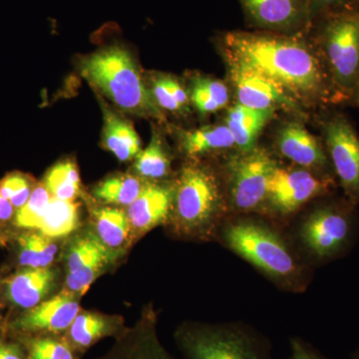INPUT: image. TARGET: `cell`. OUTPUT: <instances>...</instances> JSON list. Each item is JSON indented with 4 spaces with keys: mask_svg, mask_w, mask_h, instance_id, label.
<instances>
[{
    "mask_svg": "<svg viewBox=\"0 0 359 359\" xmlns=\"http://www.w3.org/2000/svg\"><path fill=\"white\" fill-rule=\"evenodd\" d=\"M304 35L230 32L219 39L228 65L254 71L297 101L320 102L330 96L327 75Z\"/></svg>",
    "mask_w": 359,
    "mask_h": 359,
    "instance_id": "obj_1",
    "label": "cell"
},
{
    "mask_svg": "<svg viewBox=\"0 0 359 359\" xmlns=\"http://www.w3.org/2000/svg\"><path fill=\"white\" fill-rule=\"evenodd\" d=\"M79 70L92 87L124 112L160 121L165 119L127 49L121 46L99 49L80 60Z\"/></svg>",
    "mask_w": 359,
    "mask_h": 359,
    "instance_id": "obj_2",
    "label": "cell"
},
{
    "mask_svg": "<svg viewBox=\"0 0 359 359\" xmlns=\"http://www.w3.org/2000/svg\"><path fill=\"white\" fill-rule=\"evenodd\" d=\"M224 241L231 250L264 273L292 283L299 275V264L282 238L257 222L240 221L226 226Z\"/></svg>",
    "mask_w": 359,
    "mask_h": 359,
    "instance_id": "obj_3",
    "label": "cell"
},
{
    "mask_svg": "<svg viewBox=\"0 0 359 359\" xmlns=\"http://www.w3.org/2000/svg\"><path fill=\"white\" fill-rule=\"evenodd\" d=\"M179 341L189 359H271L268 341L238 325L186 327Z\"/></svg>",
    "mask_w": 359,
    "mask_h": 359,
    "instance_id": "obj_4",
    "label": "cell"
},
{
    "mask_svg": "<svg viewBox=\"0 0 359 359\" xmlns=\"http://www.w3.org/2000/svg\"><path fill=\"white\" fill-rule=\"evenodd\" d=\"M318 26V40L332 83L342 93L359 84V14L337 11Z\"/></svg>",
    "mask_w": 359,
    "mask_h": 359,
    "instance_id": "obj_5",
    "label": "cell"
},
{
    "mask_svg": "<svg viewBox=\"0 0 359 359\" xmlns=\"http://www.w3.org/2000/svg\"><path fill=\"white\" fill-rule=\"evenodd\" d=\"M173 205L177 224L184 231L211 228L223 207L216 177L204 167L189 165L184 168L177 182Z\"/></svg>",
    "mask_w": 359,
    "mask_h": 359,
    "instance_id": "obj_6",
    "label": "cell"
},
{
    "mask_svg": "<svg viewBox=\"0 0 359 359\" xmlns=\"http://www.w3.org/2000/svg\"><path fill=\"white\" fill-rule=\"evenodd\" d=\"M353 205H327L314 210L301 230L302 242L320 261L334 259L346 252L354 235Z\"/></svg>",
    "mask_w": 359,
    "mask_h": 359,
    "instance_id": "obj_7",
    "label": "cell"
},
{
    "mask_svg": "<svg viewBox=\"0 0 359 359\" xmlns=\"http://www.w3.org/2000/svg\"><path fill=\"white\" fill-rule=\"evenodd\" d=\"M276 161L264 150L254 148L231 158L229 163V194L238 211H256L266 203Z\"/></svg>",
    "mask_w": 359,
    "mask_h": 359,
    "instance_id": "obj_8",
    "label": "cell"
},
{
    "mask_svg": "<svg viewBox=\"0 0 359 359\" xmlns=\"http://www.w3.org/2000/svg\"><path fill=\"white\" fill-rule=\"evenodd\" d=\"M325 146L347 201L359 203V137L346 118L334 116L325 126Z\"/></svg>",
    "mask_w": 359,
    "mask_h": 359,
    "instance_id": "obj_9",
    "label": "cell"
},
{
    "mask_svg": "<svg viewBox=\"0 0 359 359\" xmlns=\"http://www.w3.org/2000/svg\"><path fill=\"white\" fill-rule=\"evenodd\" d=\"M250 25L262 32L306 35L313 25L311 0H238Z\"/></svg>",
    "mask_w": 359,
    "mask_h": 359,
    "instance_id": "obj_10",
    "label": "cell"
},
{
    "mask_svg": "<svg viewBox=\"0 0 359 359\" xmlns=\"http://www.w3.org/2000/svg\"><path fill=\"white\" fill-rule=\"evenodd\" d=\"M330 185V178L309 170L276 167L269 181L266 203L280 214H290L314 198L327 194Z\"/></svg>",
    "mask_w": 359,
    "mask_h": 359,
    "instance_id": "obj_11",
    "label": "cell"
},
{
    "mask_svg": "<svg viewBox=\"0 0 359 359\" xmlns=\"http://www.w3.org/2000/svg\"><path fill=\"white\" fill-rule=\"evenodd\" d=\"M229 74L238 104L259 110H285L299 113V101L261 74L228 65Z\"/></svg>",
    "mask_w": 359,
    "mask_h": 359,
    "instance_id": "obj_12",
    "label": "cell"
},
{
    "mask_svg": "<svg viewBox=\"0 0 359 359\" xmlns=\"http://www.w3.org/2000/svg\"><path fill=\"white\" fill-rule=\"evenodd\" d=\"M276 145L280 154L294 164L327 177L323 176L330 167L327 153L320 141L301 123L290 122L283 125L278 131Z\"/></svg>",
    "mask_w": 359,
    "mask_h": 359,
    "instance_id": "obj_13",
    "label": "cell"
},
{
    "mask_svg": "<svg viewBox=\"0 0 359 359\" xmlns=\"http://www.w3.org/2000/svg\"><path fill=\"white\" fill-rule=\"evenodd\" d=\"M101 241L86 236L71 248L67 259L66 285L72 294H84L95 280L97 273L109 261V252Z\"/></svg>",
    "mask_w": 359,
    "mask_h": 359,
    "instance_id": "obj_14",
    "label": "cell"
},
{
    "mask_svg": "<svg viewBox=\"0 0 359 359\" xmlns=\"http://www.w3.org/2000/svg\"><path fill=\"white\" fill-rule=\"evenodd\" d=\"M79 311L72 292L65 290L30 309L18 321V327L26 332H62L71 327Z\"/></svg>",
    "mask_w": 359,
    "mask_h": 359,
    "instance_id": "obj_15",
    "label": "cell"
},
{
    "mask_svg": "<svg viewBox=\"0 0 359 359\" xmlns=\"http://www.w3.org/2000/svg\"><path fill=\"white\" fill-rule=\"evenodd\" d=\"M173 203V189L146 184L137 199L129 205L127 216L131 228L141 233L150 231L167 219Z\"/></svg>",
    "mask_w": 359,
    "mask_h": 359,
    "instance_id": "obj_16",
    "label": "cell"
},
{
    "mask_svg": "<svg viewBox=\"0 0 359 359\" xmlns=\"http://www.w3.org/2000/svg\"><path fill=\"white\" fill-rule=\"evenodd\" d=\"M53 283L51 269L26 268L6 280L7 299L14 306L32 309L41 304Z\"/></svg>",
    "mask_w": 359,
    "mask_h": 359,
    "instance_id": "obj_17",
    "label": "cell"
},
{
    "mask_svg": "<svg viewBox=\"0 0 359 359\" xmlns=\"http://www.w3.org/2000/svg\"><path fill=\"white\" fill-rule=\"evenodd\" d=\"M100 103L103 111V147L122 162L137 157L141 152V140L133 125L111 109L102 99Z\"/></svg>",
    "mask_w": 359,
    "mask_h": 359,
    "instance_id": "obj_18",
    "label": "cell"
},
{
    "mask_svg": "<svg viewBox=\"0 0 359 359\" xmlns=\"http://www.w3.org/2000/svg\"><path fill=\"white\" fill-rule=\"evenodd\" d=\"M275 113L273 110L252 109L238 103L229 110L226 125L241 152L256 148L259 134L273 119Z\"/></svg>",
    "mask_w": 359,
    "mask_h": 359,
    "instance_id": "obj_19",
    "label": "cell"
},
{
    "mask_svg": "<svg viewBox=\"0 0 359 359\" xmlns=\"http://www.w3.org/2000/svg\"><path fill=\"white\" fill-rule=\"evenodd\" d=\"M79 205L74 201L51 198L37 230L45 237L62 238L70 235L79 224Z\"/></svg>",
    "mask_w": 359,
    "mask_h": 359,
    "instance_id": "obj_20",
    "label": "cell"
},
{
    "mask_svg": "<svg viewBox=\"0 0 359 359\" xmlns=\"http://www.w3.org/2000/svg\"><path fill=\"white\" fill-rule=\"evenodd\" d=\"M181 145L186 154L199 156L233 147L235 140L226 125H214L183 132Z\"/></svg>",
    "mask_w": 359,
    "mask_h": 359,
    "instance_id": "obj_21",
    "label": "cell"
},
{
    "mask_svg": "<svg viewBox=\"0 0 359 359\" xmlns=\"http://www.w3.org/2000/svg\"><path fill=\"white\" fill-rule=\"evenodd\" d=\"M96 230L106 247L120 248L128 240L131 224L128 216L117 208H102L95 212Z\"/></svg>",
    "mask_w": 359,
    "mask_h": 359,
    "instance_id": "obj_22",
    "label": "cell"
},
{
    "mask_svg": "<svg viewBox=\"0 0 359 359\" xmlns=\"http://www.w3.org/2000/svg\"><path fill=\"white\" fill-rule=\"evenodd\" d=\"M144 184L131 175H117L104 180L94 189L97 199L106 204L130 205L141 193Z\"/></svg>",
    "mask_w": 359,
    "mask_h": 359,
    "instance_id": "obj_23",
    "label": "cell"
},
{
    "mask_svg": "<svg viewBox=\"0 0 359 359\" xmlns=\"http://www.w3.org/2000/svg\"><path fill=\"white\" fill-rule=\"evenodd\" d=\"M52 198L75 201L80 194V176L72 161H62L51 168L44 180Z\"/></svg>",
    "mask_w": 359,
    "mask_h": 359,
    "instance_id": "obj_24",
    "label": "cell"
},
{
    "mask_svg": "<svg viewBox=\"0 0 359 359\" xmlns=\"http://www.w3.org/2000/svg\"><path fill=\"white\" fill-rule=\"evenodd\" d=\"M171 159L159 133H153L147 148L137 156L135 169L144 178L158 180L169 174Z\"/></svg>",
    "mask_w": 359,
    "mask_h": 359,
    "instance_id": "obj_25",
    "label": "cell"
},
{
    "mask_svg": "<svg viewBox=\"0 0 359 359\" xmlns=\"http://www.w3.org/2000/svg\"><path fill=\"white\" fill-rule=\"evenodd\" d=\"M20 263L25 268H48L57 252L52 238L42 233H27L20 238Z\"/></svg>",
    "mask_w": 359,
    "mask_h": 359,
    "instance_id": "obj_26",
    "label": "cell"
},
{
    "mask_svg": "<svg viewBox=\"0 0 359 359\" xmlns=\"http://www.w3.org/2000/svg\"><path fill=\"white\" fill-rule=\"evenodd\" d=\"M50 193L44 184L34 187L29 200L22 208L18 210L15 215L16 226L23 229L39 228L45 212L51 200Z\"/></svg>",
    "mask_w": 359,
    "mask_h": 359,
    "instance_id": "obj_27",
    "label": "cell"
},
{
    "mask_svg": "<svg viewBox=\"0 0 359 359\" xmlns=\"http://www.w3.org/2000/svg\"><path fill=\"white\" fill-rule=\"evenodd\" d=\"M107 321L93 313H79L70 327V337L77 346L87 347L107 332Z\"/></svg>",
    "mask_w": 359,
    "mask_h": 359,
    "instance_id": "obj_28",
    "label": "cell"
},
{
    "mask_svg": "<svg viewBox=\"0 0 359 359\" xmlns=\"http://www.w3.org/2000/svg\"><path fill=\"white\" fill-rule=\"evenodd\" d=\"M115 359H174L161 346L156 337L154 327L150 325L142 330L133 346Z\"/></svg>",
    "mask_w": 359,
    "mask_h": 359,
    "instance_id": "obj_29",
    "label": "cell"
},
{
    "mask_svg": "<svg viewBox=\"0 0 359 359\" xmlns=\"http://www.w3.org/2000/svg\"><path fill=\"white\" fill-rule=\"evenodd\" d=\"M33 189L32 177L21 172H13L0 180V194L18 210L29 200Z\"/></svg>",
    "mask_w": 359,
    "mask_h": 359,
    "instance_id": "obj_30",
    "label": "cell"
},
{
    "mask_svg": "<svg viewBox=\"0 0 359 359\" xmlns=\"http://www.w3.org/2000/svg\"><path fill=\"white\" fill-rule=\"evenodd\" d=\"M32 359H74L70 349L57 340H35L30 351Z\"/></svg>",
    "mask_w": 359,
    "mask_h": 359,
    "instance_id": "obj_31",
    "label": "cell"
},
{
    "mask_svg": "<svg viewBox=\"0 0 359 359\" xmlns=\"http://www.w3.org/2000/svg\"><path fill=\"white\" fill-rule=\"evenodd\" d=\"M154 100L161 109L178 112L181 111L178 102L172 94L171 90L167 83V76H158L153 81V87L151 89Z\"/></svg>",
    "mask_w": 359,
    "mask_h": 359,
    "instance_id": "obj_32",
    "label": "cell"
},
{
    "mask_svg": "<svg viewBox=\"0 0 359 359\" xmlns=\"http://www.w3.org/2000/svg\"><path fill=\"white\" fill-rule=\"evenodd\" d=\"M194 83L204 90L207 95L215 101L219 108L226 107L230 99L228 86L219 80L211 79V78L199 77L194 80Z\"/></svg>",
    "mask_w": 359,
    "mask_h": 359,
    "instance_id": "obj_33",
    "label": "cell"
},
{
    "mask_svg": "<svg viewBox=\"0 0 359 359\" xmlns=\"http://www.w3.org/2000/svg\"><path fill=\"white\" fill-rule=\"evenodd\" d=\"M290 355L289 359H327L313 346L299 337L290 340Z\"/></svg>",
    "mask_w": 359,
    "mask_h": 359,
    "instance_id": "obj_34",
    "label": "cell"
},
{
    "mask_svg": "<svg viewBox=\"0 0 359 359\" xmlns=\"http://www.w3.org/2000/svg\"><path fill=\"white\" fill-rule=\"evenodd\" d=\"M191 99L201 114H211V113L218 112L219 110H221L218 104L212 101L204 90L194 82L192 91H191Z\"/></svg>",
    "mask_w": 359,
    "mask_h": 359,
    "instance_id": "obj_35",
    "label": "cell"
},
{
    "mask_svg": "<svg viewBox=\"0 0 359 359\" xmlns=\"http://www.w3.org/2000/svg\"><path fill=\"white\" fill-rule=\"evenodd\" d=\"M346 0H311L313 21L316 16L327 13L344 4Z\"/></svg>",
    "mask_w": 359,
    "mask_h": 359,
    "instance_id": "obj_36",
    "label": "cell"
},
{
    "mask_svg": "<svg viewBox=\"0 0 359 359\" xmlns=\"http://www.w3.org/2000/svg\"><path fill=\"white\" fill-rule=\"evenodd\" d=\"M167 83L180 107L184 109L189 103V96L186 90L174 78L167 76Z\"/></svg>",
    "mask_w": 359,
    "mask_h": 359,
    "instance_id": "obj_37",
    "label": "cell"
},
{
    "mask_svg": "<svg viewBox=\"0 0 359 359\" xmlns=\"http://www.w3.org/2000/svg\"><path fill=\"white\" fill-rule=\"evenodd\" d=\"M0 359H23V356L18 346L0 342Z\"/></svg>",
    "mask_w": 359,
    "mask_h": 359,
    "instance_id": "obj_38",
    "label": "cell"
},
{
    "mask_svg": "<svg viewBox=\"0 0 359 359\" xmlns=\"http://www.w3.org/2000/svg\"><path fill=\"white\" fill-rule=\"evenodd\" d=\"M14 207L0 194V224L6 223L13 218Z\"/></svg>",
    "mask_w": 359,
    "mask_h": 359,
    "instance_id": "obj_39",
    "label": "cell"
},
{
    "mask_svg": "<svg viewBox=\"0 0 359 359\" xmlns=\"http://www.w3.org/2000/svg\"><path fill=\"white\" fill-rule=\"evenodd\" d=\"M353 94L355 95L356 103L359 105V84L358 85V87H356L355 90H354Z\"/></svg>",
    "mask_w": 359,
    "mask_h": 359,
    "instance_id": "obj_40",
    "label": "cell"
},
{
    "mask_svg": "<svg viewBox=\"0 0 359 359\" xmlns=\"http://www.w3.org/2000/svg\"><path fill=\"white\" fill-rule=\"evenodd\" d=\"M353 359H359V348L355 351V353L353 354Z\"/></svg>",
    "mask_w": 359,
    "mask_h": 359,
    "instance_id": "obj_41",
    "label": "cell"
}]
</instances>
